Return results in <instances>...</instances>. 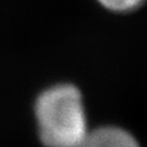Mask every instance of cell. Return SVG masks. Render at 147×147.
I'll use <instances>...</instances> for the list:
<instances>
[{
	"mask_svg": "<svg viewBox=\"0 0 147 147\" xmlns=\"http://www.w3.org/2000/svg\"><path fill=\"white\" fill-rule=\"evenodd\" d=\"M39 137L47 147H79L87 135L80 91L58 85L44 91L36 103Z\"/></svg>",
	"mask_w": 147,
	"mask_h": 147,
	"instance_id": "obj_1",
	"label": "cell"
},
{
	"mask_svg": "<svg viewBox=\"0 0 147 147\" xmlns=\"http://www.w3.org/2000/svg\"><path fill=\"white\" fill-rule=\"evenodd\" d=\"M102 5L113 11H130L139 7L144 0H98Z\"/></svg>",
	"mask_w": 147,
	"mask_h": 147,
	"instance_id": "obj_3",
	"label": "cell"
},
{
	"mask_svg": "<svg viewBox=\"0 0 147 147\" xmlns=\"http://www.w3.org/2000/svg\"><path fill=\"white\" fill-rule=\"evenodd\" d=\"M79 147H139L129 132L119 127H100L87 132Z\"/></svg>",
	"mask_w": 147,
	"mask_h": 147,
	"instance_id": "obj_2",
	"label": "cell"
}]
</instances>
